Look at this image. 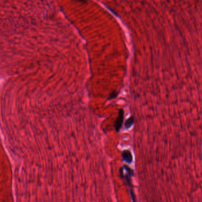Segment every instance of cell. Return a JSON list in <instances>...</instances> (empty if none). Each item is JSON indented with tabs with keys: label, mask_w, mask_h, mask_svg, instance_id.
<instances>
[{
	"label": "cell",
	"mask_w": 202,
	"mask_h": 202,
	"mask_svg": "<svg viewBox=\"0 0 202 202\" xmlns=\"http://www.w3.org/2000/svg\"><path fill=\"white\" fill-rule=\"evenodd\" d=\"M123 119H124V112L123 110H121V112L119 113V116L115 124V128L117 131H119V130L121 129V126L123 122Z\"/></svg>",
	"instance_id": "cell-1"
},
{
	"label": "cell",
	"mask_w": 202,
	"mask_h": 202,
	"mask_svg": "<svg viewBox=\"0 0 202 202\" xmlns=\"http://www.w3.org/2000/svg\"><path fill=\"white\" fill-rule=\"evenodd\" d=\"M124 160L126 161V162L128 163H131L133 161V156L131 155V153L128 151H125L123 153V155H122Z\"/></svg>",
	"instance_id": "cell-2"
},
{
	"label": "cell",
	"mask_w": 202,
	"mask_h": 202,
	"mask_svg": "<svg viewBox=\"0 0 202 202\" xmlns=\"http://www.w3.org/2000/svg\"><path fill=\"white\" fill-rule=\"evenodd\" d=\"M134 123V118L133 117H131V118H129L127 120V121L126 122V128L130 127Z\"/></svg>",
	"instance_id": "cell-3"
}]
</instances>
